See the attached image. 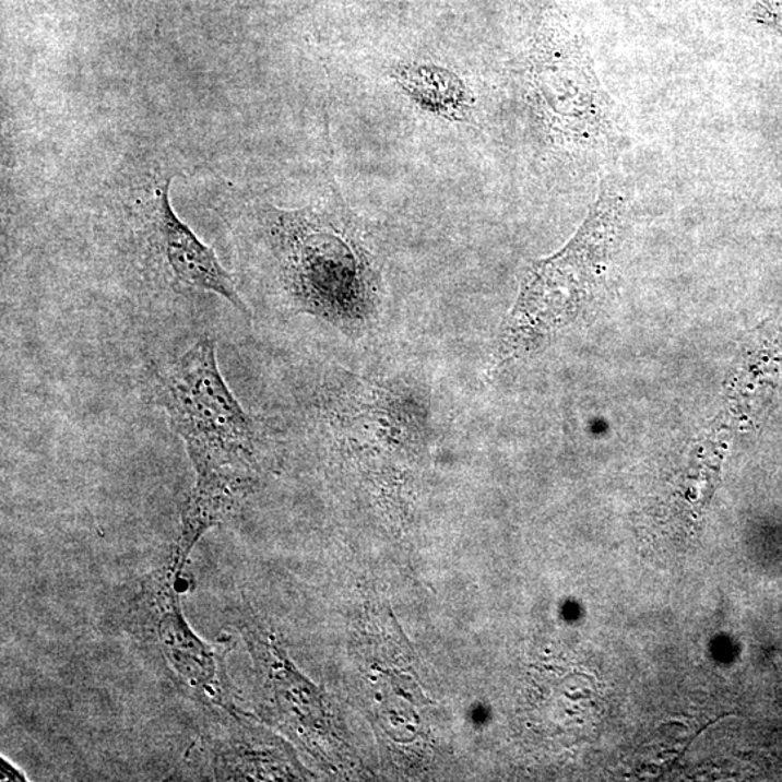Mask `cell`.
Here are the masks:
<instances>
[{
    "instance_id": "6da1fadb",
    "label": "cell",
    "mask_w": 782,
    "mask_h": 782,
    "mask_svg": "<svg viewBox=\"0 0 782 782\" xmlns=\"http://www.w3.org/2000/svg\"><path fill=\"white\" fill-rule=\"evenodd\" d=\"M157 400L183 439L196 473L170 567L176 574L204 533L224 522L251 491L259 473L257 426L226 384L216 342L202 336L167 366L154 368Z\"/></svg>"
},
{
    "instance_id": "7a4b0ae2",
    "label": "cell",
    "mask_w": 782,
    "mask_h": 782,
    "mask_svg": "<svg viewBox=\"0 0 782 782\" xmlns=\"http://www.w3.org/2000/svg\"><path fill=\"white\" fill-rule=\"evenodd\" d=\"M624 212V193L615 181H604L570 242L557 254L531 265L501 328L493 368L541 349L591 308L602 291Z\"/></svg>"
},
{
    "instance_id": "3957f363",
    "label": "cell",
    "mask_w": 782,
    "mask_h": 782,
    "mask_svg": "<svg viewBox=\"0 0 782 782\" xmlns=\"http://www.w3.org/2000/svg\"><path fill=\"white\" fill-rule=\"evenodd\" d=\"M271 238L284 284L308 312L335 323L366 318L379 270L355 222L312 208L283 211Z\"/></svg>"
},
{
    "instance_id": "277c9868",
    "label": "cell",
    "mask_w": 782,
    "mask_h": 782,
    "mask_svg": "<svg viewBox=\"0 0 782 782\" xmlns=\"http://www.w3.org/2000/svg\"><path fill=\"white\" fill-rule=\"evenodd\" d=\"M179 577L168 566L145 581L137 606L141 628L185 691L222 712H237L224 657L194 633L181 612Z\"/></svg>"
},
{
    "instance_id": "5b68a950",
    "label": "cell",
    "mask_w": 782,
    "mask_h": 782,
    "mask_svg": "<svg viewBox=\"0 0 782 782\" xmlns=\"http://www.w3.org/2000/svg\"><path fill=\"white\" fill-rule=\"evenodd\" d=\"M151 224L155 246L166 260L177 287L213 293L247 312L237 284L222 266L215 251L200 241L192 228L177 216L170 202V179L155 188Z\"/></svg>"
},
{
    "instance_id": "8992f818",
    "label": "cell",
    "mask_w": 782,
    "mask_h": 782,
    "mask_svg": "<svg viewBox=\"0 0 782 782\" xmlns=\"http://www.w3.org/2000/svg\"><path fill=\"white\" fill-rule=\"evenodd\" d=\"M395 79L422 108L442 117L461 119L470 110L471 93L465 84L441 67L412 64L395 70Z\"/></svg>"
},
{
    "instance_id": "52a82bcc",
    "label": "cell",
    "mask_w": 782,
    "mask_h": 782,
    "mask_svg": "<svg viewBox=\"0 0 782 782\" xmlns=\"http://www.w3.org/2000/svg\"><path fill=\"white\" fill-rule=\"evenodd\" d=\"M0 780L4 781H25V775L22 774L17 768L13 767L11 762L2 758V766H0Z\"/></svg>"
}]
</instances>
